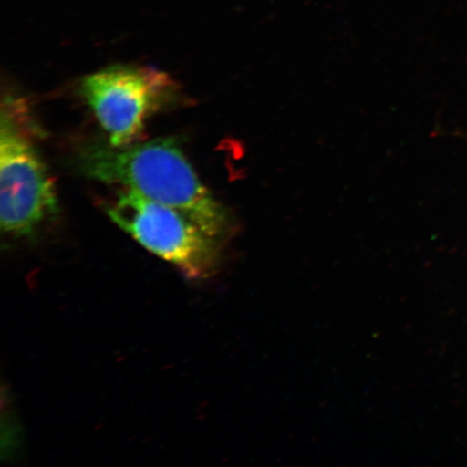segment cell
<instances>
[{
  "label": "cell",
  "mask_w": 467,
  "mask_h": 467,
  "mask_svg": "<svg viewBox=\"0 0 467 467\" xmlns=\"http://www.w3.org/2000/svg\"><path fill=\"white\" fill-rule=\"evenodd\" d=\"M11 98L0 121V225L15 238L34 235L57 213L54 183Z\"/></svg>",
  "instance_id": "cell-3"
},
{
  "label": "cell",
  "mask_w": 467,
  "mask_h": 467,
  "mask_svg": "<svg viewBox=\"0 0 467 467\" xmlns=\"http://www.w3.org/2000/svg\"><path fill=\"white\" fill-rule=\"evenodd\" d=\"M84 97L115 148L134 144L150 116L177 102L179 86L159 69L115 66L86 76Z\"/></svg>",
  "instance_id": "cell-4"
},
{
  "label": "cell",
  "mask_w": 467,
  "mask_h": 467,
  "mask_svg": "<svg viewBox=\"0 0 467 467\" xmlns=\"http://www.w3.org/2000/svg\"><path fill=\"white\" fill-rule=\"evenodd\" d=\"M87 177L119 184L150 201L178 210L220 241L235 233V222L202 183L174 139L131 144L124 148L93 144L79 156Z\"/></svg>",
  "instance_id": "cell-1"
},
{
  "label": "cell",
  "mask_w": 467,
  "mask_h": 467,
  "mask_svg": "<svg viewBox=\"0 0 467 467\" xmlns=\"http://www.w3.org/2000/svg\"><path fill=\"white\" fill-rule=\"evenodd\" d=\"M109 218L145 249L185 277L208 279L219 271L224 243L173 208L126 189L105 207Z\"/></svg>",
  "instance_id": "cell-2"
}]
</instances>
